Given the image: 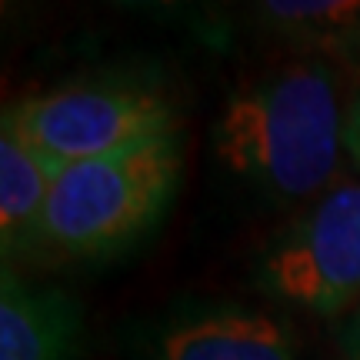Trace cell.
<instances>
[{
	"label": "cell",
	"mask_w": 360,
	"mask_h": 360,
	"mask_svg": "<svg viewBox=\"0 0 360 360\" xmlns=\"http://www.w3.org/2000/svg\"><path fill=\"white\" fill-rule=\"evenodd\" d=\"M4 117L44 160L60 170L167 137L177 127L167 94L137 77L67 84L13 103Z\"/></svg>",
	"instance_id": "3"
},
{
	"label": "cell",
	"mask_w": 360,
	"mask_h": 360,
	"mask_svg": "<svg viewBox=\"0 0 360 360\" xmlns=\"http://www.w3.org/2000/svg\"><path fill=\"white\" fill-rule=\"evenodd\" d=\"M137 360H297L277 317L240 304H180L143 327Z\"/></svg>",
	"instance_id": "5"
},
{
	"label": "cell",
	"mask_w": 360,
	"mask_h": 360,
	"mask_svg": "<svg viewBox=\"0 0 360 360\" xmlns=\"http://www.w3.org/2000/svg\"><path fill=\"white\" fill-rule=\"evenodd\" d=\"M340 350H344V360H360V307L340 327Z\"/></svg>",
	"instance_id": "10"
},
{
	"label": "cell",
	"mask_w": 360,
	"mask_h": 360,
	"mask_svg": "<svg viewBox=\"0 0 360 360\" xmlns=\"http://www.w3.org/2000/svg\"><path fill=\"white\" fill-rule=\"evenodd\" d=\"M84 314L60 287L24 281L4 264L0 277V360H80Z\"/></svg>",
	"instance_id": "6"
},
{
	"label": "cell",
	"mask_w": 360,
	"mask_h": 360,
	"mask_svg": "<svg viewBox=\"0 0 360 360\" xmlns=\"http://www.w3.org/2000/svg\"><path fill=\"white\" fill-rule=\"evenodd\" d=\"M220 167L267 204L317 200L344 154V110L327 64L297 60L250 80L214 124Z\"/></svg>",
	"instance_id": "1"
},
{
	"label": "cell",
	"mask_w": 360,
	"mask_h": 360,
	"mask_svg": "<svg viewBox=\"0 0 360 360\" xmlns=\"http://www.w3.org/2000/svg\"><path fill=\"white\" fill-rule=\"evenodd\" d=\"M344 154L354 160V167L360 170V94L347 103L344 110Z\"/></svg>",
	"instance_id": "9"
},
{
	"label": "cell",
	"mask_w": 360,
	"mask_h": 360,
	"mask_svg": "<svg viewBox=\"0 0 360 360\" xmlns=\"http://www.w3.org/2000/svg\"><path fill=\"white\" fill-rule=\"evenodd\" d=\"M177 134L84 160L57 174L40 224V260H110L137 247L174 204Z\"/></svg>",
	"instance_id": "2"
},
{
	"label": "cell",
	"mask_w": 360,
	"mask_h": 360,
	"mask_svg": "<svg viewBox=\"0 0 360 360\" xmlns=\"http://www.w3.org/2000/svg\"><path fill=\"white\" fill-rule=\"evenodd\" d=\"M260 287L317 317L360 307V180H337L281 233Z\"/></svg>",
	"instance_id": "4"
},
{
	"label": "cell",
	"mask_w": 360,
	"mask_h": 360,
	"mask_svg": "<svg viewBox=\"0 0 360 360\" xmlns=\"http://www.w3.org/2000/svg\"><path fill=\"white\" fill-rule=\"evenodd\" d=\"M60 167L30 147L4 117L0 127V247L4 264L40 260V224Z\"/></svg>",
	"instance_id": "7"
},
{
	"label": "cell",
	"mask_w": 360,
	"mask_h": 360,
	"mask_svg": "<svg viewBox=\"0 0 360 360\" xmlns=\"http://www.w3.org/2000/svg\"><path fill=\"white\" fill-rule=\"evenodd\" d=\"M267 20L277 27H290L300 34H357L360 30V4H340V0H321V4H264L260 7Z\"/></svg>",
	"instance_id": "8"
}]
</instances>
